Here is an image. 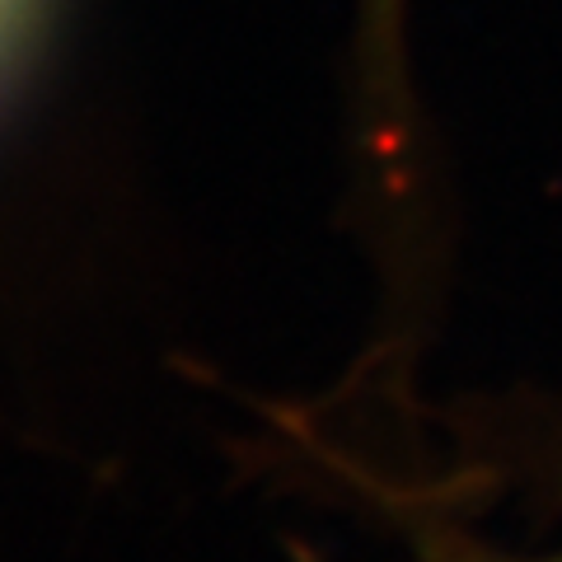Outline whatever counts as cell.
I'll list each match as a JSON object with an SVG mask.
<instances>
[{"label": "cell", "instance_id": "1", "mask_svg": "<svg viewBox=\"0 0 562 562\" xmlns=\"http://www.w3.org/2000/svg\"><path fill=\"white\" fill-rule=\"evenodd\" d=\"M10 5H14V0H0V24H5V14H10Z\"/></svg>", "mask_w": 562, "mask_h": 562}]
</instances>
